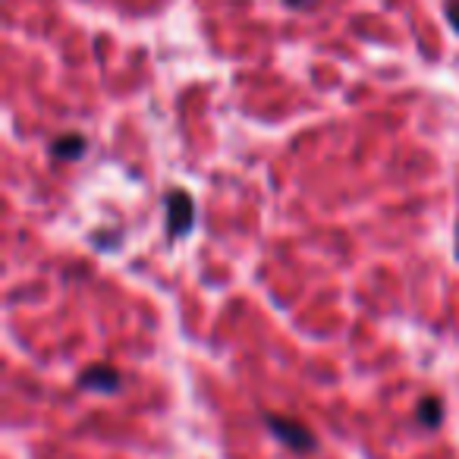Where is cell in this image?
Segmentation results:
<instances>
[{
    "mask_svg": "<svg viewBox=\"0 0 459 459\" xmlns=\"http://www.w3.org/2000/svg\"><path fill=\"white\" fill-rule=\"evenodd\" d=\"M415 419L428 431L440 428V421H444V403H440V396H421L419 406H415Z\"/></svg>",
    "mask_w": 459,
    "mask_h": 459,
    "instance_id": "cell-4",
    "label": "cell"
},
{
    "mask_svg": "<svg viewBox=\"0 0 459 459\" xmlns=\"http://www.w3.org/2000/svg\"><path fill=\"white\" fill-rule=\"evenodd\" d=\"M264 425H268V431L274 434L277 440H283L290 450H299V453L318 450V440L312 437V431H308L302 421L283 419V415H264Z\"/></svg>",
    "mask_w": 459,
    "mask_h": 459,
    "instance_id": "cell-1",
    "label": "cell"
},
{
    "mask_svg": "<svg viewBox=\"0 0 459 459\" xmlns=\"http://www.w3.org/2000/svg\"><path fill=\"white\" fill-rule=\"evenodd\" d=\"M287 4H290V7H296V10H299V7H312L308 0H287Z\"/></svg>",
    "mask_w": 459,
    "mask_h": 459,
    "instance_id": "cell-7",
    "label": "cell"
},
{
    "mask_svg": "<svg viewBox=\"0 0 459 459\" xmlns=\"http://www.w3.org/2000/svg\"><path fill=\"white\" fill-rule=\"evenodd\" d=\"M446 20H450L453 29L459 32V0H446Z\"/></svg>",
    "mask_w": 459,
    "mask_h": 459,
    "instance_id": "cell-6",
    "label": "cell"
},
{
    "mask_svg": "<svg viewBox=\"0 0 459 459\" xmlns=\"http://www.w3.org/2000/svg\"><path fill=\"white\" fill-rule=\"evenodd\" d=\"M79 387L82 390H95V394H117L123 387V377L117 368L110 365H91L79 375Z\"/></svg>",
    "mask_w": 459,
    "mask_h": 459,
    "instance_id": "cell-3",
    "label": "cell"
},
{
    "mask_svg": "<svg viewBox=\"0 0 459 459\" xmlns=\"http://www.w3.org/2000/svg\"><path fill=\"white\" fill-rule=\"evenodd\" d=\"M85 148H89V142L82 135H60V139H54L51 154L57 160H79L85 154Z\"/></svg>",
    "mask_w": 459,
    "mask_h": 459,
    "instance_id": "cell-5",
    "label": "cell"
},
{
    "mask_svg": "<svg viewBox=\"0 0 459 459\" xmlns=\"http://www.w3.org/2000/svg\"><path fill=\"white\" fill-rule=\"evenodd\" d=\"M192 223H195V204H192L189 192L173 189L167 195V230H170V237H186Z\"/></svg>",
    "mask_w": 459,
    "mask_h": 459,
    "instance_id": "cell-2",
    "label": "cell"
}]
</instances>
